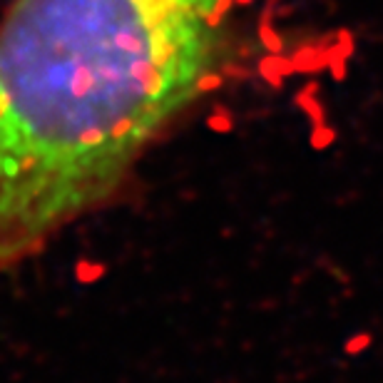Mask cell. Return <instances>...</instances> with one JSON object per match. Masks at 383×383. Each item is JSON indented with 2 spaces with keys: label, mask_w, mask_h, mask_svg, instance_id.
I'll list each match as a JSON object with an SVG mask.
<instances>
[{
  "label": "cell",
  "mask_w": 383,
  "mask_h": 383,
  "mask_svg": "<svg viewBox=\"0 0 383 383\" xmlns=\"http://www.w3.org/2000/svg\"><path fill=\"white\" fill-rule=\"evenodd\" d=\"M232 117H229V112L224 110H215L212 112V117H209V127L217 132H229L232 130Z\"/></svg>",
  "instance_id": "cell-8"
},
{
  "label": "cell",
  "mask_w": 383,
  "mask_h": 383,
  "mask_svg": "<svg viewBox=\"0 0 383 383\" xmlns=\"http://www.w3.org/2000/svg\"><path fill=\"white\" fill-rule=\"evenodd\" d=\"M296 105H299L301 110L311 117L316 124H324V107L316 102V98H314V95H309V92L301 90L299 95H296Z\"/></svg>",
  "instance_id": "cell-5"
},
{
  "label": "cell",
  "mask_w": 383,
  "mask_h": 383,
  "mask_svg": "<svg viewBox=\"0 0 383 383\" xmlns=\"http://www.w3.org/2000/svg\"><path fill=\"white\" fill-rule=\"evenodd\" d=\"M234 3H237V6H252L254 0H234Z\"/></svg>",
  "instance_id": "cell-10"
},
{
  "label": "cell",
  "mask_w": 383,
  "mask_h": 383,
  "mask_svg": "<svg viewBox=\"0 0 383 383\" xmlns=\"http://www.w3.org/2000/svg\"><path fill=\"white\" fill-rule=\"evenodd\" d=\"M259 43L267 47V52H284V38L276 33L272 20H261L259 23Z\"/></svg>",
  "instance_id": "cell-3"
},
{
  "label": "cell",
  "mask_w": 383,
  "mask_h": 383,
  "mask_svg": "<svg viewBox=\"0 0 383 383\" xmlns=\"http://www.w3.org/2000/svg\"><path fill=\"white\" fill-rule=\"evenodd\" d=\"M296 72L292 55H281V52H269L259 60V75L267 80L272 87H281L286 78H292Z\"/></svg>",
  "instance_id": "cell-1"
},
{
  "label": "cell",
  "mask_w": 383,
  "mask_h": 383,
  "mask_svg": "<svg viewBox=\"0 0 383 383\" xmlns=\"http://www.w3.org/2000/svg\"><path fill=\"white\" fill-rule=\"evenodd\" d=\"M234 0H215L209 10H201V18H204V25L207 28H217L221 23V18L232 10Z\"/></svg>",
  "instance_id": "cell-4"
},
{
  "label": "cell",
  "mask_w": 383,
  "mask_h": 383,
  "mask_svg": "<svg viewBox=\"0 0 383 383\" xmlns=\"http://www.w3.org/2000/svg\"><path fill=\"white\" fill-rule=\"evenodd\" d=\"M296 72H304V75H316V72L326 70L329 67V55H326L324 45H304L292 55Z\"/></svg>",
  "instance_id": "cell-2"
},
{
  "label": "cell",
  "mask_w": 383,
  "mask_h": 383,
  "mask_svg": "<svg viewBox=\"0 0 383 383\" xmlns=\"http://www.w3.org/2000/svg\"><path fill=\"white\" fill-rule=\"evenodd\" d=\"M333 130H329V127H324V124H316V130H314V137H311V144L314 147H326V144L333 142Z\"/></svg>",
  "instance_id": "cell-9"
},
{
  "label": "cell",
  "mask_w": 383,
  "mask_h": 383,
  "mask_svg": "<svg viewBox=\"0 0 383 383\" xmlns=\"http://www.w3.org/2000/svg\"><path fill=\"white\" fill-rule=\"evenodd\" d=\"M224 85V75L221 72H204L195 80V90L197 92H215Z\"/></svg>",
  "instance_id": "cell-6"
},
{
  "label": "cell",
  "mask_w": 383,
  "mask_h": 383,
  "mask_svg": "<svg viewBox=\"0 0 383 383\" xmlns=\"http://www.w3.org/2000/svg\"><path fill=\"white\" fill-rule=\"evenodd\" d=\"M333 38H336V45L341 47V52H344L346 58H351V55L356 52V38H353V33H351V30H346V28H338L336 33H333Z\"/></svg>",
  "instance_id": "cell-7"
}]
</instances>
